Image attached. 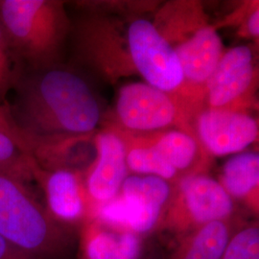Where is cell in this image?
<instances>
[{"instance_id":"6da1fadb","label":"cell","mask_w":259,"mask_h":259,"mask_svg":"<svg viewBox=\"0 0 259 259\" xmlns=\"http://www.w3.org/2000/svg\"><path fill=\"white\" fill-rule=\"evenodd\" d=\"M36 71L21 76L15 87L9 111L16 125L31 141L91 135L101 120V109L88 83L73 71L55 66Z\"/></svg>"},{"instance_id":"7a4b0ae2","label":"cell","mask_w":259,"mask_h":259,"mask_svg":"<svg viewBox=\"0 0 259 259\" xmlns=\"http://www.w3.org/2000/svg\"><path fill=\"white\" fill-rule=\"evenodd\" d=\"M77 230L57 222L27 181L0 174V237L34 259H69Z\"/></svg>"},{"instance_id":"3957f363","label":"cell","mask_w":259,"mask_h":259,"mask_svg":"<svg viewBox=\"0 0 259 259\" xmlns=\"http://www.w3.org/2000/svg\"><path fill=\"white\" fill-rule=\"evenodd\" d=\"M0 27L18 60L41 70L54 66L69 19L62 1L0 0Z\"/></svg>"},{"instance_id":"277c9868","label":"cell","mask_w":259,"mask_h":259,"mask_svg":"<svg viewBox=\"0 0 259 259\" xmlns=\"http://www.w3.org/2000/svg\"><path fill=\"white\" fill-rule=\"evenodd\" d=\"M234 201L217 180L205 173L192 174L173 184L157 232L179 240L209 223L234 218Z\"/></svg>"},{"instance_id":"5b68a950","label":"cell","mask_w":259,"mask_h":259,"mask_svg":"<svg viewBox=\"0 0 259 259\" xmlns=\"http://www.w3.org/2000/svg\"><path fill=\"white\" fill-rule=\"evenodd\" d=\"M172 190L161 178L129 175L118 194L93 208L91 219L148 238L158 231Z\"/></svg>"},{"instance_id":"8992f818","label":"cell","mask_w":259,"mask_h":259,"mask_svg":"<svg viewBox=\"0 0 259 259\" xmlns=\"http://www.w3.org/2000/svg\"><path fill=\"white\" fill-rule=\"evenodd\" d=\"M115 111L122 129L134 133L183 130L195 134L196 114L178 95L164 93L145 82L123 85L116 99Z\"/></svg>"},{"instance_id":"52a82bcc","label":"cell","mask_w":259,"mask_h":259,"mask_svg":"<svg viewBox=\"0 0 259 259\" xmlns=\"http://www.w3.org/2000/svg\"><path fill=\"white\" fill-rule=\"evenodd\" d=\"M126 37L135 72L157 90L179 95L184 84L179 59L154 22L145 19L132 20Z\"/></svg>"},{"instance_id":"ba28073f","label":"cell","mask_w":259,"mask_h":259,"mask_svg":"<svg viewBox=\"0 0 259 259\" xmlns=\"http://www.w3.org/2000/svg\"><path fill=\"white\" fill-rule=\"evenodd\" d=\"M257 76L250 47L239 46L225 51L206 83L205 108L248 112Z\"/></svg>"},{"instance_id":"9c48e42d","label":"cell","mask_w":259,"mask_h":259,"mask_svg":"<svg viewBox=\"0 0 259 259\" xmlns=\"http://www.w3.org/2000/svg\"><path fill=\"white\" fill-rule=\"evenodd\" d=\"M184 75L179 93L195 113L203 107L205 87L225 52L217 27L209 23L198 28L174 47Z\"/></svg>"},{"instance_id":"30bf717a","label":"cell","mask_w":259,"mask_h":259,"mask_svg":"<svg viewBox=\"0 0 259 259\" xmlns=\"http://www.w3.org/2000/svg\"><path fill=\"white\" fill-rule=\"evenodd\" d=\"M29 171L46 198V207L57 222L78 231L91 219L93 204L87 193L83 173L73 170H45L29 157Z\"/></svg>"},{"instance_id":"8fae6325","label":"cell","mask_w":259,"mask_h":259,"mask_svg":"<svg viewBox=\"0 0 259 259\" xmlns=\"http://www.w3.org/2000/svg\"><path fill=\"white\" fill-rule=\"evenodd\" d=\"M193 128L211 157L239 154L258 139V122L246 111L203 108L195 116Z\"/></svg>"},{"instance_id":"7c38bea8","label":"cell","mask_w":259,"mask_h":259,"mask_svg":"<svg viewBox=\"0 0 259 259\" xmlns=\"http://www.w3.org/2000/svg\"><path fill=\"white\" fill-rule=\"evenodd\" d=\"M77 45L83 58L111 79L135 74L129 49L120 32L108 19H84L77 28Z\"/></svg>"},{"instance_id":"4fadbf2b","label":"cell","mask_w":259,"mask_h":259,"mask_svg":"<svg viewBox=\"0 0 259 259\" xmlns=\"http://www.w3.org/2000/svg\"><path fill=\"white\" fill-rule=\"evenodd\" d=\"M94 145L96 156L83 174L93 210L94 206L118 194L123 182L129 176L123 141L113 130L110 128L97 134Z\"/></svg>"},{"instance_id":"5bb4252c","label":"cell","mask_w":259,"mask_h":259,"mask_svg":"<svg viewBox=\"0 0 259 259\" xmlns=\"http://www.w3.org/2000/svg\"><path fill=\"white\" fill-rule=\"evenodd\" d=\"M147 237L96 219L83 222L77 232L78 259H143Z\"/></svg>"},{"instance_id":"9a60e30c","label":"cell","mask_w":259,"mask_h":259,"mask_svg":"<svg viewBox=\"0 0 259 259\" xmlns=\"http://www.w3.org/2000/svg\"><path fill=\"white\" fill-rule=\"evenodd\" d=\"M218 182L233 201H240L251 212L258 215V153L232 155L223 164Z\"/></svg>"},{"instance_id":"2e32d148","label":"cell","mask_w":259,"mask_h":259,"mask_svg":"<svg viewBox=\"0 0 259 259\" xmlns=\"http://www.w3.org/2000/svg\"><path fill=\"white\" fill-rule=\"evenodd\" d=\"M242 222L234 217L209 223L177 240L166 259H220L232 233Z\"/></svg>"},{"instance_id":"e0dca14e","label":"cell","mask_w":259,"mask_h":259,"mask_svg":"<svg viewBox=\"0 0 259 259\" xmlns=\"http://www.w3.org/2000/svg\"><path fill=\"white\" fill-rule=\"evenodd\" d=\"M220 259H259L258 221L241 223Z\"/></svg>"},{"instance_id":"ac0fdd59","label":"cell","mask_w":259,"mask_h":259,"mask_svg":"<svg viewBox=\"0 0 259 259\" xmlns=\"http://www.w3.org/2000/svg\"><path fill=\"white\" fill-rule=\"evenodd\" d=\"M29 157L18 145L0 132V174L19 177L23 180H32L29 171Z\"/></svg>"},{"instance_id":"d6986e66","label":"cell","mask_w":259,"mask_h":259,"mask_svg":"<svg viewBox=\"0 0 259 259\" xmlns=\"http://www.w3.org/2000/svg\"><path fill=\"white\" fill-rule=\"evenodd\" d=\"M18 61L0 27V105L5 102L6 95L12 89H15L22 76L19 73Z\"/></svg>"},{"instance_id":"ffe728a7","label":"cell","mask_w":259,"mask_h":259,"mask_svg":"<svg viewBox=\"0 0 259 259\" xmlns=\"http://www.w3.org/2000/svg\"><path fill=\"white\" fill-rule=\"evenodd\" d=\"M0 132L9 137L25 155L32 156L31 139L16 125L6 105H0Z\"/></svg>"},{"instance_id":"44dd1931","label":"cell","mask_w":259,"mask_h":259,"mask_svg":"<svg viewBox=\"0 0 259 259\" xmlns=\"http://www.w3.org/2000/svg\"><path fill=\"white\" fill-rule=\"evenodd\" d=\"M244 27L243 32L246 36L251 37H258L259 36V9L258 6H254L249 15L247 16V19L243 21Z\"/></svg>"},{"instance_id":"7402d4cb","label":"cell","mask_w":259,"mask_h":259,"mask_svg":"<svg viewBox=\"0 0 259 259\" xmlns=\"http://www.w3.org/2000/svg\"><path fill=\"white\" fill-rule=\"evenodd\" d=\"M0 259H34L13 247L0 237Z\"/></svg>"}]
</instances>
